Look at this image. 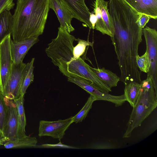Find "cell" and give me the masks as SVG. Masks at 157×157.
Returning <instances> with one entry per match:
<instances>
[{
	"label": "cell",
	"mask_w": 157,
	"mask_h": 157,
	"mask_svg": "<svg viewBox=\"0 0 157 157\" xmlns=\"http://www.w3.org/2000/svg\"><path fill=\"white\" fill-rule=\"evenodd\" d=\"M114 29L111 37L118 60L120 80L125 85L132 82L140 83L141 73L136 57L142 41V30L137 12L124 2L115 4L109 8Z\"/></svg>",
	"instance_id": "obj_1"
},
{
	"label": "cell",
	"mask_w": 157,
	"mask_h": 157,
	"mask_svg": "<svg viewBox=\"0 0 157 157\" xmlns=\"http://www.w3.org/2000/svg\"><path fill=\"white\" fill-rule=\"evenodd\" d=\"M50 0H17L13 15V40L16 42L35 37L44 32Z\"/></svg>",
	"instance_id": "obj_2"
},
{
	"label": "cell",
	"mask_w": 157,
	"mask_h": 157,
	"mask_svg": "<svg viewBox=\"0 0 157 157\" xmlns=\"http://www.w3.org/2000/svg\"><path fill=\"white\" fill-rule=\"evenodd\" d=\"M140 84L139 96L133 108L127 124V129L123 136V138L131 137L134 129L140 126L157 107V95L151 78L147 77Z\"/></svg>",
	"instance_id": "obj_3"
},
{
	"label": "cell",
	"mask_w": 157,
	"mask_h": 157,
	"mask_svg": "<svg viewBox=\"0 0 157 157\" xmlns=\"http://www.w3.org/2000/svg\"><path fill=\"white\" fill-rule=\"evenodd\" d=\"M58 67L60 71L67 77H71L90 82L101 91L108 93L111 89L105 85L96 75L81 57L61 63Z\"/></svg>",
	"instance_id": "obj_4"
},
{
	"label": "cell",
	"mask_w": 157,
	"mask_h": 157,
	"mask_svg": "<svg viewBox=\"0 0 157 157\" xmlns=\"http://www.w3.org/2000/svg\"><path fill=\"white\" fill-rule=\"evenodd\" d=\"M76 40L63 28H58L57 36L52 39L45 50L55 66L58 67L60 63L68 62L73 58V43Z\"/></svg>",
	"instance_id": "obj_5"
},
{
	"label": "cell",
	"mask_w": 157,
	"mask_h": 157,
	"mask_svg": "<svg viewBox=\"0 0 157 157\" xmlns=\"http://www.w3.org/2000/svg\"><path fill=\"white\" fill-rule=\"evenodd\" d=\"M8 111L3 131L5 143L26 136L20 123L16 105L14 100L5 97Z\"/></svg>",
	"instance_id": "obj_6"
},
{
	"label": "cell",
	"mask_w": 157,
	"mask_h": 157,
	"mask_svg": "<svg viewBox=\"0 0 157 157\" xmlns=\"http://www.w3.org/2000/svg\"><path fill=\"white\" fill-rule=\"evenodd\" d=\"M142 32L145 40L146 52L148 54L150 63L147 77L151 78L157 95V32L155 29L146 26L143 29Z\"/></svg>",
	"instance_id": "obj_7"
},
{
	"label": "cell",
	"mask_w": 157,
	"mask_h": 157,
	"mask_svg": "<svg viewBox=\"0 0 157 157\" xmlns=\"http://www.w3.org/2000/svg\"><path fill=\"white\" fill-rule=\"evenodd\" d=\"M108 2L105 0H95L92 6L93 13L97 18L94 29L111 37L114 35V29L108 8Z\"/></svg>",
	"instance_id": "obj_8"
},
{
	"label": "cell",
	"mask_w": 157,
	"mask_h": 157,
	"mask_svg": "<svg viewBox=\"0 0 157 157\" xmlns=\"http://www.w3.org/2000/svg\"><path fill=\"white\" fill-rule=\"evenodd\" d=\"M11 34L0 44V90L3 94L11 73L13 61L10 50Z\"/></svg>",
	"instance_id": "obj_9"
},
{
	"label": "cell",
	"mask_w": 157,
	"mask_h": 157,
	"mask_svg": "<svg viewBox=\"0 0 157 157\" xmlns=\"http://www.w3.org/2000/svg\"><path fill=\"white\" fill-rule=\"evenodd\" d=\"M26 68V64L23 62L17 64L13 63L11 73L3 94L4 97L12 100L20 97Z\"/></svg>",
	"instance_id": "obj_10"
},
{
	"label": "cell",
	"mask_w": 157,
	"mask_h": 157,
	"mask_svg": "<svg viewBox=\"0 0 157 157\" xmlns=\"http://www.w3.org/2000/svg\"><path fill=\"white\" fill-rule=\"evenodd\" d=\"M73 123L72 117L55 121L41 120L39 122L38 136L40 137L48 136L60 140Z\"/></svg>",
	"instance_id": "obj_11"
},
{
	"label": "cell",
	"mask_w": 157,
	"mask_h": 157,
	"mask_svg": "<svg viewBox=\"0 0 157 157\" xmlns=\"http://www.w3.org/2000/svg\"><path fill=\"white\" fill-rule=\"evenodd\" d=\"M67 81L76 84L93 95L96 101H108L114 104L116 107L121 105L126 101L124 94L120 96L112 95L101 91L89 82L72 77H67Z\"/></svg>",
	"instance_id": "obj_12"
},
{
	"label": "cell",
	"mask_w": 157,
	"mask_h": 157,
	"mask_svg": "<svg viewBox=\"0 0 157 157\" xmlns=\"http://www.w3.org/2000/svg\"><path fill=\"white\" fill-rule=\"evenodd\" d=\"M72 13L74 18L83 22L86 26L93 29L90 21V12L85 0H60Z\"/></svg>",
	"instance_id": "obj_13"
},
{
	"label": "cell",
	"mask_w": 157,
	"mask_h": 157,
	"mask_svg": "<svg viewBox=\"0 0 157 157\" xmlns=\"http://www.w3.org/2000/svg\"><path fill=\"white\" fill-rule=\"evenodd\" d=\"M50 8L56 13L60 26L70 33L75 30L71 24L73 15L60 0H50Z\"/></svg>",
	"instance_id": "obj_14"
},
{
	"label": "cell",
	"mask_w": 157,
	"mask_h": 157,
	"mask_svg": "<svg viewBox=\"0 0 157 157\" xmlns=\"http://www.w3.org/2000/svg\"><path fill=\"white\" fill-rule=\"evenodd\" d=\"M39 41L38 37H35L18 42L10 40V50L13 63L19 64L22 62L30 49Z\"/></svg>",
	"instance_id": "obj_15"
},
{
	"label": "cell",
	"mask_w": 157,
	"mask_h": 157,
	"mask_svg": "<svg viewBox=\"0 0 157 157\" xmlns=\"http://www.w3.org/2000/svg\"><path fill=\"white\" fill-rule=\"evenodd\" d=\"M138 13L148 16L150 18H157V0H122Z\"/></svg>",
	"instance_id": "obj_16"
},
{
	"label": "cell",
	"mask_w": 157,
	"mask_h": 157,
	"mask_svg": "<svg viewBox=\"0 0 157 157\" xmlns=\"http://www.w3.org/2000/svg\"><path fill=\"white\" fill-rule=\"evenodd\" d=\"M90 67L97 77L110 88L116 87L120 81V78L111 71L102 68Z\"/></svg>",
	"instance_id": "obj_17"
},
{
	"label": "cell",
	"mask_w": 157,
	"mask_h": 157,
	"mask_svg": "<svg viewBox=\"0 0 157 157\" xmlns=\"http://www.w3.org/2000/svg\"><path fill=\"white\" fill-rule=\"evenodd\" d=\"M13 26V15L10 11H4L0 14V44L7 35L11 34Z\"/></svg>",
	"instance_id": "obj_18"
},
{
	"label": "cell",
	"mask_w": 157,
	"mask_h": 157,
	"mask_svg": "<svg viewBox=\"0 0 157 157\" xmlns=\"http://www.w3.org/2000/svg\"><path fill=\"white\" fill-rule=\"evenodd\" d=\"M37 140L35 137L26 136L15 140L5 142L4 146L7 149L35 147Z\"/></svg>",
	"instance_id": "obj_19"
},
{
	"label": "cell",
	"mask_w": 157,
	"mask_h": 157,
	"mask_svg": "<svg viewBox=\"0 0 157 157\" xmlns=\"http://www.w3.org/2000/svg\"><path fill=\"white\" fill-rule=\"evenodd\" d=\"M140 84L136 82H130L125 85L124 94L126 101L130 105L134 107L137 100L140 94Z\"/></svg>",
	"instance_id": "obj_20"
},
{
	"label": "cell",
	"mask_w": 157,
	"mask_h": 157,
	"mask_svg": "<svg viewBox=\"0 0 157 157\" xmlns=\"http://www.w3.org/2000/svg\"><path fill=\"white\" fill-rule=\"evenodd\" d=\"M34 58H33L31 61L26 64L25 71L24 76L21 88V95L24 96L26 90L34 80L33 63Z\"/></svg>",
	"instance_id": "obj_21"
},
{
	"label": "cell",
	"mask_w": 157,
	"mask_h": 157,
	"mask_svg": "<svg viewBox=\"0 0 157 157\" xmlns=\"http://www.w3.org/2000/svg\"><path fill=\"white\" fill-rule=\"evenodd\" d=\"M96 101L95 97L90 94L87 101L80 111L75 115L72 117L73 122L77 123L81 122L87 116L92 107L93 103Z\"/></svg>",
	"instance_id": "obj_22"
},
{
	"label": "cell",
	"mask_w": 157,
	"mask_h": 157,
	"mask_svg": "<svg viewBox=\"0 0 157 157\" xmlns=\"http://www.w3.org/2000/svg\"><path fill=\"white\" fill-rule=\"evenodd\" d=\"M8 111L7 104L5 97L0 90V133L5 143L3 131L7 117Z\"/></svg>",
	"instance_id": "obj_23"
},
{
	"label": "cell",
	"mask_w": 157,
	"mask_h": 157,
	"mask_svg": "<svg viewBox=\"0 0 157 157\" xmlns=\"http://www.w3.org/2000/svg\"><path fill=\"white\" fill-rule=\"evenodd\" d=\"M24 96L21 95L19 98L13 100L16 105L20 123L23 131L25 132L26 121L24 106Z\"/></svg>",
	"instance_id": "obj_24"
},
{
	"label": "cell",
	"mask_w": 157,
	"mask_h": 157,
	"mask_svg": "<svg viewBox=\"0 0 157 157\" xmlns=\"http://www.w3.org/2000/svg\"><path fill=\"white\" fill-rule=\"evenodd\" d=\"M76 41H78V44L74 47L72 59H78L82 56L85 52L86 47L90 46L93 47V42L79 38L77 39Z\"/></svg>",
	"instance_id": "obj_25"
},
{
	"label": "cell",
	"mask_w": 157,
	"mask_h": 157,
	"mask_svg": "<svg viewBox=\"0 0 157 157\" xmlns=\"http://www.w3.org/2000/svg\"><path fill=\"white\" fill-rule=\"evenodd\" d=\"M136 63L139 70L145 73H147L150 67L149 59L147 52L146 51L143 55H137L136 57Z\"/></svg>",
	"instance_id": "obj_26"
},
{
	"label": "cell",
	"mask_w": 157,
	"mask_h": 157,
	"mask_svg": "<svg viewBox=\"0 0 157 157\" xmlns=\"http://www.w3.org/2000/svg\"><path fill=\"white\" fill-rule=\"evenodd\" d=\"M15 5L13 0H0V14L6 11H10Z\"/></svg>",
	"instance_id": "obj_27"
},
{
	"label": "cell",
	"mask_w": 157,
	"mask_h": 157,
	"mask_svg": "<svg viewBox=\"0 0 157 157\" xmlns=\"http://www.w3.org/2000/svg\"><path fill=\"white\" fill-rule=\"evenodd\" d=\"M36 147L45 148H65L71 149H78L75 147L67 145L62 144L60 141L59 143L55 144H45L39 146H36Z\"/></svg>",
	"instance_id": "obj_28"
},
{
	"label": "cell",
	"mask_w": 157,
	"mask_h": 157,
	"mask_svg": "<svg viewBox=\"0 0 157 157\" xmlns=\"http://www.w3.org/2000/svg\"><path fill=\"white\" fill-rule=\"evenodd\" d=\"M138 14L139 25L143 29L148 22L150 18L146 14L141 13Z\"/></svg>",
	"instance_id": "obj_29"
},
{
	"label": "cell",
	"mask_w": 157,
	"mask_h": 157,
	"mask_svg": "<svg viewBox=\"0 0 157 157\" xmlns=\"http://www.w3.org/2000/svg\"><path fill=\"white\" fill-rule=\"evenodd\" d=\"M90 21L92 25L93 29H94L95 25L97 21V18L95 14L93 13H90Z\"/></svg>",
	"instance_id": "obj_30"
},
{
	"label": "cell",
	"mask_w": 157,
	"mask_h": 157,
	"mask_svg": "<svg viewBox=\"0 0 157 157\" xmlns=\"http://www.w3.org/2000/svg\"><path fill=\"white\" fill-rule=\"evenodd\" d=\"M4 144V142L3 140L1 134L0 133V146L3 145Z\"/></svg>",
	"instance_id": "obj_31"
}]
</instances>
